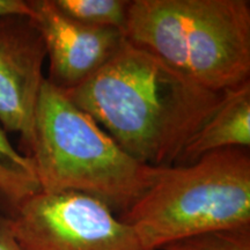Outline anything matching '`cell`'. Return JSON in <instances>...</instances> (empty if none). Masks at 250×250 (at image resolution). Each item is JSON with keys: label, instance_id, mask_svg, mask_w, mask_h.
<instances>
[{"label": "cell", "instance_id": "3", "mask_svg": "<svg viewBox=\"0 0 250 250\" xmlns=\"http://www.w3.org/2000/svg\"><path fill=\"white\" fill-rule=\"evenodd\" d=\"M123 35L213 92L250 80L248 0H133Z\"/></svg>", "mask_w": 250, "mask_h": 250}, {"label": "cell", "instance_id": "13", "mask_svg": "<svg viewBox=\"0 0 250 250\" xmlns=\"http://www.w3.org/2000/svg\"><path fill=\"white\" fill-rule=\"evenodd\" d=\"M12 15H23L31 18L29 0H0V19Z\"/></svg>", "mask_w": 250, "mask_h": 250}, {"label": "cell", "instance_id": "5", "mask_svg": "<svg viewBox=\"0 0 250 250\" xmlns=\"http://www.w3.org/2000/svg\"><path fill=\"white\" fill-rule=\"evenodd\" d=\"M9 217L22 250H145L130 225L83 193L40 190Z\"/></svg>", "mask_w": 250, "mask_h": 250}, {"label": "cell", "instance_id": "9", "mask_svg": "<svg viewBox=\"0 0 250 250\" xmlns=\"http://www.w3.org/2000/svg\"><path fill=\"white\" fill-rule=\"evenodd\" d=\"M40 190L31 158L19 152L0 129V206L7 208L12 214Z\"/></svg>", "mask_w": 250, "mask_h": 250}, {"label": "cell", "instance_id": "7", "mask_svg": "<svg viewBox=\"0 0 250 250\" xmlns=\"http://www.w3.org/2000/svg\"><path fill=\"white\" fill-rule=\"evenodd\" d=\"M49 61L51 85L62 90L78 87L107 62L124 41L121 30L95 28L72 20L54 0H29Z\"/></svg>", "mask_w": 250, "mask_h": 250}, {"label": "cell", "instance_id": "10", "mask_svg": "<svg viewBox=\"0 0 250 250\" xmlns=\"http://www.w3.org/2000/svg\"><path fill=\"white\" fill-rule=\"evenodd\" d=\"M127 0H54L62 13L81 24L112 28L123 33L126 22Z\"/></svg>", "mask_w": 250, "mask_h": 250}, {"label": "cell", "instance_id": "4", "mask_svg": "<svg viewBox=\"0 0 250 250\" xmlns=\"http://www.w3.org/2000/svg\"><path fill=\"white\" fill-rule=\"evenodd\" d=\"M145 250L182 237L250 225L249 148L203 155L162 168L152 187L120 217Z\"/></svg>", "mask_w": 250, "mask_h": 250}, {"label": "cell", "instance_id": "6", "mask_svg": "<svg viewBox=\"0 0 250 250\" xmlns=\"http://www.w3.org/2000/svg\"><path fill=\"white\" fill-rule=\"evenodd\" d=\"M45 45L30 17L0 19V123L20 136L26 154L33 142L34 112L45 80Z\"/></svg>", "mask_w": 250, "mask_h": 250}, {"label": "cell", "instance_id": "8", "mask_svg": "<svg viewBox=\"0 0 250 250\" xmlns=\"http://www.w3.org/2000/svg\"><path fill=\"white\" fill-rule=\"evenodd\" d=\"M232 147H250V80L225 90L218 107L188 142L176 165L193 164L208 153Z\"/></svg>", "mask_w": 250, "mask_h": 250}, {"label": "cell", "instance_id": "1", "mask_svg": "<svg viewBox=\"0 0 250 250\" xmlns=\"http://www.w3.org/2000/svg\"><path fill=\"white\" fill-rule=\"evenodd\" d=\"M64 92L125 153L159 168L176 165L225 93L199 86L125 39L93 76Z\"/></svg>", "mask_w": 250, "mask_h": 250}, {"label": "cell", "instance_id": "2", "mask_svg": "<svg viewBox=\"0 0 250 250\" xmlns=\"http://www.w3.org/2000/svg\"><path fill=\"white\" fill-rule=\"evenodd\" d=\"M28 155L41 191L83 193L121 215L142 198L162 169L125 153L64 90L46 79L37 98Z\"/></svg>", "mask_w": 250, "mask_h": 250}, {"label": "cell", "instance_id": "12", "mask_svg": "<svg viewBox=\"0 0 250 250\" xmlns=\"http://www.w3.org/2000/svg\"><path fill=\"white\" fill-rule=\"evenodd\" d=\"M0 250H22L12 229L11 217L0 210Z\"/></svg>", "mask_w": 250, "mask_h": 250}, {"label": "cell", "instance_id": "11", "mask_svg": "<svg viewBox=\"0 0 250 250\" xmlns=\"http://www.w3.org/2000/svg\"><path fill=\"white\" fill-rule=\"evenodd\" d=\"M155 250H250V225L193 234Z\"/></svg>", "mask_w": 250, "mask_h": 250}]
</instances>
